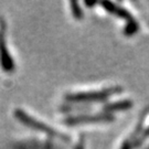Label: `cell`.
Masks as SVG:
<instances>
[{
	"label": "cell",
	"mask_w": 149,
	"mask_h": 149,
	"mask_svg": "<svg viewBox=\"0 0 149 149\" xmlns=\"http://www.w3.org/2000/svg\"><path fill=\"white\" fill-rule=\"evenodd\" d=\"M122 91V87L117 84L102 83V84L74 87L65 92L62 98L68 104H92L96 102L104 101Z\"/></svg>",
	"instance_id": "obj_1"
},
{
	"label": "cell",
	"mask_w": 149,
	"mask_h": 149,
	"mask_svg": "<svg viewBox=\"0 0 149 149\" xmlns=\"http://www.w3.org/2000/svg\"><path fill=\"white\" fill-rule=\"evenodd\" d=\"M70 149H84V140L80 135H76L69 143Z\"/></svg>",
	"instance_id": "obj_3"
},
{
	"label": "cell",
	"mask_w": 149,
	"mask_h": 149,
	"mask_svg": "<svg viewBox=\"0 0 149 149\" xmlns=\"http://www.w3.org/2000/svg\"><path fill=\"white\" fill-rule=\"evenodd\" d=\"M16 70V64L7 44L3 22L0 19V72L9 75Z\"/></svg>",
	"instance_id": "obj_2"
}]
</instances>
